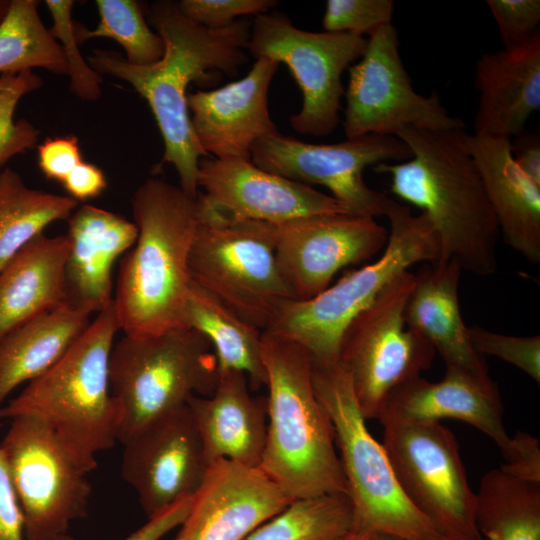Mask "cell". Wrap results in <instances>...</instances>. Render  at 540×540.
I'll list each match as a JSON object with an SVG mask.
<instances>
[{"label":"cell","instance_id":"obj_1","mask_svg":"<svg viewBox=\"0 0 540 540\" xmlns=\"http://www.w3.org/2000/svg\"><path fill=\"white\" fill-rule=\"evenodd\" d=\"M147 17L165 44L159 61L134 65L118 52L94 50L87 62L100 75L127 82L146 100L163 139L162 162L175 168L179 187L197 198L199 162L210 156L192 128L188 86L207 81L213 71L236 74L248 61L251 24L240 19L222 29H209L188 18L178 2L170 0L150 4Z\"/></svg>","mask_w":540,"mask_h":540},{"label":"cell","instance_id":"obj_2","mask_svg":"<svg viewBox=\"0 0 540 540\" xmlns=\"http://www.w3.org/2000/svg\"><path fill=\"white\" fill-rule=\"evenodd\" d=\"M464 128L405 127L395 136L410 149L405 162L375 165L390 177V191L422 210L436 234V263L456 262L477 276L497 271L499 226L477 167L467 150Z\"/></svg>","mask_w":540,"mask_h":540},{"label":"cell","instance_id":"obj_3","mask_svg":"<svg viewBox=\"0 0 540 540\" xmlns=\"http://www.w3.org/2000/svg\"><path fill=\"white\" fill-rule=\"evenodd\" d=\"M137 239L121 259L113 298L120 329L132 337L186 327L189 255L199 224L196 198L158 178L132 199Z\"/></svg>","mask_w":540,"mask_h":540},{"label":"cell","instance_id":"obj_4","mask_svg":"<svg viewBox=\"0 0 540 540\" xmlns=\"http://www.w3.org/2000/svg\"><path fill=\"white\" fill-rule=\"evenodd\" d=\"M262 357L268 398L259 469L293 501L347 494L333 426L315 393L310 354L263 331Z\"/></svg>","mask_w":540,"mask_h":540},{"label":"cell","instance_id":"obj_5","mask_svg":"<svg viewBox=\"0 0 540 540\" xmlns=\"http://www.w3.org/2000/svg\"><path fill=\"white\" fill-rule=\"evenodd\" d=\"M120 322L114 301L90 322L65 355L0 407V418L44 422L85 472L119 440L121 417L111 394L109 360Z\"/></svg>","mask_w":540,"mask_h":540},{"label":"cell","instance_id":"obj_6","mask_svg":"<svg viewBox=\"0 0 540 540\" xmlns=\"http://www.w3.org/2000/svg\"><path fill=\"white\" fill-rule=\"evenodd\" d=\"M390 230L381 255L351 271L306 300L285 304L264 332L303 347L317 363L339 361L342 337L350 323L400 274L418 262L436 263L439 247L424 213L414 215L394 200L385 215Z\"/></svg>","mask_w":540,"mask_h":540},{"label":"cell","instance_id":"obj_7","mask_svg":"<svg viewBox=\"0 0 540 540\" xmlns=\"http://www.w3.org/2000/svg\"><path fill=\"white\" fill-rule=\"evenodd\" d=\"M316 396L328 414L352 504V530H376L403 540L441 537L403 494L382 443L370 433L340 363L312 360Z\"/></svg>","mask_w":540,"mask_h":540},{"label":"cell","instance_id":"obj_8","mask_svg":"<svg viewBox=\"0 0 540 540\" xmlns=\"http://www.w3.org/2000/svg\"><path fill=\"white\" fill-rule=\"evenodd\" d=\"M218 363L208 339L189 327L114 343L109 360L111 394L120 411L119 440L156 418L213 393Z\"/></svg>","mask_w":540,"mask_h":540},{"label":"cell","instance_id":"obj_9","mask_svg":"<svg viewBox=\"0 0 540 540\" xmlns=\"http://www.w3.org/2000/svg\"><path fill=\"white\" fill-rule=\"evenodd\" d=\"M198 216L191 280L247 323L267 330L282 307L296 300L278 267L272 223Z\"/></svg>","mask_w":540,"mask_h":540},{"label":"cell","instance_id":"obj_10","mask_svg":"<svg viewBox=\"0 0 540 540\" xmlns=\"http://www.w3.org/2000/svg\"><path fill=\"white\" fill-rule=\"evenodd\" d=\"M415 274L405 271L347 327L339 361L348 372L363 417L378 419L389 395L420 376L435 350L405 320V305Z\"/></svg>","mask_w":540,"mask_h":540},{"label":"cell","instance_id":"obj_11","mask_svg":"<svg viewBox=\"0 0 540 540\" xmlns=\"http://www.w3.org/2000/svg\"><path fill=\"white\" fill-rule=\"evenodd\" d=\"M366 45L363 36L306 31L285 14L270 11L255 17L247 51L255 60L269 58L288 67L302 95L290 125L298 133L321 137L341 122L342 74L362 57Z\"/></svg>","mask_w":540,"mask_h":540},{"label":"cell","instance_id":"obj_12","mask_svg":"<svg viewBox=\"0 0 540 540\" xmlns=\"http://www.w3.org/2000/svg\"><path fill=\"white\" fill-rule=\"evenodd\" d=\"M382 445L410 503L443 538L480 535L475 492L452 431L440 422H384Z\"/></svg>","mask_w":540,"mask_h":540},{"label":"cell","instance_id":"obj_13","mask_svg":"<svg viewBox=\"0 0 540 540\" xmlns=\"http://www.w3.org/2000/svg\"><path fill=\"white\" fill-rule=\"evenodd\" d=\"M11 420L0 443L23 514L25 540H52L87 514L91 485L56 434L40 419Z\"/></svg>","mask_w":540,"mask_h":540},{"label":"cell","instance_id":"obj_14","mask_svg":"<svg viewBox=\"0 0 540 540\" xmlns=\"http://www.w3.org/2000/svg\"><path fill=\"white\" fill-rule=\"evenodd\" d=\"M342 126L347 138L392 135L402 128L451 130L464 122L449 114L436 92L418 94L402 62L393 24L367 38L359 61L348 68Z\"/></svg>","mask_w":540,"mask_h":540},{"label":"cell","instance_id":"obj_15","mask_svg":"<svg viewBox=\"0 0 540 540\" xmlns=\"http://www.w3.org/2000/svg\"><path fill=\"white\" fill-rule=\"evenodd\" d=\"M411 156L402 140L379 134L313 144L277 132L251 149V161L260 169L306 185H322L350 214L374 218L385 214L390 199L365 183L364 170Z\"/></svg>","mask_w":540,"mask_h":540},{"label":"cell","instance_id":"obj_16","mask_svg":"<svg viewBox=\"0 0 540 540\" xmlns=\"http://www.w3.org/2000/svg\"><path fill=\"white\" fill-rule=\"evenodd\" d=\"M279 270L296 300L310 299L349 265L382 251L388 230L374 217L338 213L272 224Z\"/></svg>","mask_w":540,"mask_h":540},{"label":"cell","instance_id":"obj_17","mask_svg":"<svg viewBox=\"0 0 540 540\" xmlns=\"http://www.w3.org/2000/svg\"><path fill=\"white\" fill-rule=\"evenodd\" d=\"M198 187V214L205 217L277 224L349 213L334 197L243 158H201Z\"/></svg>","mask_w":540,"mask_h":540},{"label":"cell","instance_id":"obj_18","mask_svg":"<svg viewBox=\"0 0 540 540\" xmlns=\"http://www.w3.org/2000/svg\"><path fill=\"white\" fill-rule=\"evenodd\" d=\"M122 444V476L148 518L194 496L210 467L187 404L151 421Z\"/></svg>","mask_w":540,"mask_h":540},{"label":"cell","instance_id":"obj_19","mask_svg":"<svg viewBox=\"0 0 540 540\" xmlns=\"http://www.w3.org/2000/svg\"><path fill=\"white\" fill-rule=\"evenodd\" d=\"M292 501L259 468L219 460L173 540H244Z\"/></svg>","mask_w":540,"mask_h":540},{"label":"cell","instance_id":"obj_20","mask_svg":"<svg viewBox=\"0 0 540 540\" xmlns=\"http://www.w3.org/2000/svg\"><path fill=\"white\" fill-rule=\"evenodd\" d=\"M278 67L273 59L259 58L239 80L188 93L194 134L210 157L251 160L253 145L279 132L268 107V92Z\"/></svg>","mask_w":540,"mask_h":540},{"label":"cell","instance_id":"obj_21","mask_svg":"<svg viewBox=\"0 0 540 540\" xmlns=\"http://www.w3.org/2000/svg\"><path fill=\"white\" fill-rule=\"evenodd\" d=\"M462 269L454 261L425 265L405 305V320L442 357L446 369L458 371L486 387H497L488 366L473 347L459 306Z\"/></svg>","mask_w":540,"mask_h":540},{"label":"cell","instance_id":"obj_22","mask_svg":"<svg viewBox=\"0 0 540 540\" xmlns=\"http://www.w3.org/2000/svg\"><path fill=\"white\" fill-rule=\"evenodd\" d=\"M187 406L198 429L206 458L259 468L267 432V399L252 396L247 376L219 370L209 396H192Z\"/></svg>","mask_w":540,"mask_h":540},{"label":"cell","instance_id":"obj_23","mask_svg":"<svg viewBox=\"0 0 540 540\" xmlns=\"http://www.w3.org/2000/svg\"><path fill=\"white\" fill-rule=\"evenodd\" d=\"M452 418L466 422L488 436L501 454L511 436L505 429L503 405L497 387H486L472 378L446 369L442 380L417 376L388 397L378 418L384 422H440Z\"/></svg>","mask_w":540,"mask_h":540},{"label":"cell","instance_id":"obj_24","mask_svg":"<svg viewBox=\"0 0 540 540\" xmlns=\"http://www.w3.org/2000/svg\"><path fill=\"white\" fill-rule=\"evenodd\" d=\"M478 136L511 139L540 109V34L513 48L483 53L476 62Z\"/></svg>","mask_w":540,"mask_h":540},{"label":"cell","instance_id":"obj_25","mask_svg":"<svg viewBox=\"0 0 540 540\" xmlns=\"http://www.w3.org/2000/svg\"><path fill=\"white\" fill-rule=\"evenodd\" d=\"M499 231L529 263H540V186L517 166L511 139L466 134Z\"/></svg>","mask_w":540,"mask_h":540},{"label":"cell","instance_id":"obj_26","mask_svg":"<svg viewBox=\"0 0 540 540\" xmlns=\"http://www.w3.org/2000/svg\"><path fill=\"white\" fill-rule=\"evenodd\" d=\"M134 222L92 205L78 207L68 219L67 301L88 310H104L112 297V268L135 243Z\"/></svg>","mask_w":540,"mask_h":540},{"label":"cell","instance_id":"obj_27","mask_svg":"<svg viewBox=\"0 0 540 540\" xmlns=\"http://www.w3.org/2000/svg\"><path fill=\"white\" fill-rule=\"evenodd\" d=\"M66 235H38L0 271V339L25 321L67 302Z\"/></svg>","mask_w":540,"mask_h":540},{"label":"cell","instance_id":"obj_28","mask_svg":"<svg viewBox=\"0 0 540 540\" xmlns=\"http://www.w3.org/2000/svg\"><path fill=\"white\" fill-rule=\"evenodd\" d=\"M90 315L67 301L0 339V407L15 388L38 378L65 355L90 324Z\"/></svg>","mask_w":540,"mask_h":540},{"label":"cell","instance_id":"obj_29","mask_svg":"<svg viewBox=\"0 0 540 540\" xmlns=\"http://www.w3.org/2000/svg\"><path fill=\"white\" fill-rule=\"evenodd\" d=\"M184 323L210 342L219 370L243 372L251 390L266 386L262 331L244 321L191 281Z\"/></svg>","mask_w":540,"mask_h":540},{"label":"cell","instance_id":"obj_30","mask_svg":"<svg viewBox=\"0 0 540 540\" xmlns=\"http://www.w3.org/2000/svg\"><path fill=\"white\" fill-rule=\"evenodd\" d=\"M474 519L485 540H540V483L500 468L486 472L475 492Z\"/></svg>","mask_w":540,"mask_h":540},{"label":"cell","instance_id":"obj_31","mask_svg":"<svg viewBox=\"0 0 540 540\" xmlns=\"http://www.w3.org/2000/svg\"><path fill=\"white\" fill-rule=\"evenodd\" d=\"M78 201L29 188L11 168L0 174V271L28 242L51 223L66 220Z\"/></svg>","mask_w":540,"mask_h":540},{"label":"cell","instance_id":"obj_32","mask_svg":"<svg viewBox=\"0 0 540 540\" xmlns=\"http://www.w3.org/2000/svg\"><path fill=\"white\" fill-rule=\"evenodd\" d=\"M36 0H11L0 22V76L33 68L68 75L59 42L43 24Z\"/></svg>","mask_w":540,"mask_h":540},{"label":"cell","instance_id":"obj_33","mask_svg":"<svg viewBox=\"0 0 540 540\" xmlns=\"http://www.w3.org/2000/svg\"><path fill=\"white\" fill-rule=\"evenodd\" d=\"M352 504L345 493L292 501L244 540H332L350 529Z\"/></svg>","mask_w":540,"mask_h":540},{"label":"cell","instance_id":"obj_34","mask_svg":"<svg viewBox=\"0 0 540 540\" xmlns=\"http://www.w3.org/2000/svg\"><path fill=\"white\" fill-rule=\"evenodd\" d=\"M97 26L89 30L76 25L81 44L92 38H110L124 50L125 59L134 65H149L164 54L162 38L147 24L142 6L135 0H97Z\"/></svg>","mask_w":540,"mask_h":540},{"label":"cell","instance_id":"obj_35","mask_svg":"<svg viewBox=\"0 0 540 540\" xmlns=\"http://www.w3.org/2000/svg\"><path fill=\"white\" fill-rule=\"evenodd\" d=\"M42 85L33 70L0 76V167L37 146L40 131L26 119L14 121V112L22 97Z\"/></svg>","mask_w":540,"mask_h":540},{"label":"cell","instance_id":"obj_36","mask_svg":"<svg viewBox=\"0 0 540 540\" xmlns=\"http://www.w3.org/2000/svg\"><path fill=\"white\" fill-rule=\"evenodd\" d=\"M45 4L53 19L50 33L63 50L70 78V91L85 101H96L102 94V77L82 57L76 36V24L72 19V0H46Z\"/></svg>","mask_w":540,"mask_h":540},{"label":"cell","instance_id":"obj_37","mask_svg":"<svg viewBox=\"0 0 540 540\" xmlns=\"http://www.w3.org/2000/svg\"><path fill=\"white\" fill-rule=\"evenodd\" d=\"M393 12L392 0H328L322 26L325 32L369 37L392 24Z\"/></svg>","mask_w":540,"mask_h":540},{"label":"cell","instance_id":"obj_38","mask_svg":"<svg viewBox=\"0 0 540 540\" xmlns=\"http://www.w3.org/2000/svg\"><path fill=\"white\" fill-rule=\"evenodd\" d=\"M475 350L481 355L495 356L540 382V336H512L480 326H468Z\"/></svg>","mask_w":540,"mask_h":540},{"label":"cell","instance_id":"obj_39","mask_svg":"<svg viewBox=\"0 0 540 540\" xmlns=\"http://www.w3.org/2000/svg\"><path fill=\"white\" fill-rule=\"evenodd\" d=\"M504 48L520 46L539 33V0H487Z\"/></svg>","mask_w":540,"mask_h":540},{"label":"cell","instance_id":"obj_40","mask_svg":"<svg viewBox=\"0 0 540 540\" xmlns=\"http://www.w3.org/2000/svg\"><path fill=\"white\" fill-rule=\"evenodd\" d=\"M278 5L275 0H181L180 10L188 18L209 29H222L238 17L270 12Z\"/></svg>","mask_w":540,"mask_h":540},{"label":"cell","instance_id":"obj_41","mask_svg":"<svg viewBox=\"0 0 540 540\" xmlns=\"http://www.w3.org/2000/svg\"><path fill=\"white\" fill-rule=\"evenodd\" d=\"M38 166L46 178L63 183L69 173L82 162L76 136L47 138L37 145Z\"/></svg>","mask_w":540,"mask_h":540},{"label":"cell","instance_id":"obj_42","mask_svg":"<svg viewBox=\"0 0 540 540\" xmlns=\"http://www.w3.org/2000/svg\"><path fill=\"white\" fill-rule=\"evenodd\" d=\"M499 467L514 478L540 483V442L533 435L519 431L511 436L509 448Z\"/></svg>","mask_w":540,"mask_h":540},{"label":"cell","instance_id":"obj_43","mask_svg":"<svg viewBox=\"0 0 540 540\" xmlns=\"http://www.w3.org/2000/svg\"><path fill=\"white\" fill-rule=\"evenodd\" d=\"M23 514L0 449V540H25Z\"/></svg>","mask_w":540,"mask_h":540},{"label":"cell","instance_id":"obj_44","mask_svg":"<svg viewBox=\"0 0 540 540\" xmlns=\"http://www.w3.org/2000/svg\"><path fill=\"white\" fill-rule=\"evenodd\" d=\"M194 496L185 499L160 514L148 518V521L131 533L124 540H160L172 529L180 526L188 515ZM52 540H76L67 533Z\"/></svg>","mask_w":540,"mask_h":540},{"label":"cell","instance_id":"obj_45","mask_svg":"<svg viewBox=\"0 0 540 540\" xmlns=\"http://www.w3.org/2000/svg\"><path fill=\"white\" fill-rule=\"evenodd\" d=\"M68 196L86 201L99 196L107 187L103 171L93 163L80 162L63 181Z\"/></svg>","mask_w":540,"mask_h":540},{"label":"cell","instance_id":"obj_46","mask_svg":"<svg viewBox=\"0 0 540 540\" xmlns=\"http://www.w3.org/2000/svg\"><path fill=\"white\" fill-rule=\"evenodd\" d=\"M515 163L534 183L540 186V140L537 134L518 135L511 140Z\"/></svg>","mask_w":540,"mask_h":540},{"label":"cell","instance_id":"obj_47","mask_svg":"<svg viewBox=\"0 0 540 540\" xmlns=\"http://www.w3.org/2000/svg\"><path fill=\"white\" fill-rule=\"evenodd\" d=\"M332 540H403L395 535L376 530H352L338 535Z\"/></svg>","mask_w":540,"mask_h":540},{"label":"cell","instance_id":"obj_48","mask_svg":"<svg viewBox=\"0 0 540 540\" xmlns=\"http://www.w3.org/2000/svg\"><path fill=\"white\" fill-rule=\"evenodd\" d=\"M11 0H0V22L5 17L9 7H10Z\"/></svg>","mask_w":540,"mask_h":540},{"label":"cell","instance_id":"obj_49","mask_svg":"<svg viewBox=\"0 0 540 540\" xmlns=\"http://www.w3.org/2000/svg\"><path fill=\"white\" fill-rule=\"evenodd\" d=\"M433 540H485L481 535L470 537V538H463V539H448V538H438Z\"/></svg>","mask_w":540,"mask_h":540}]
</instances>
